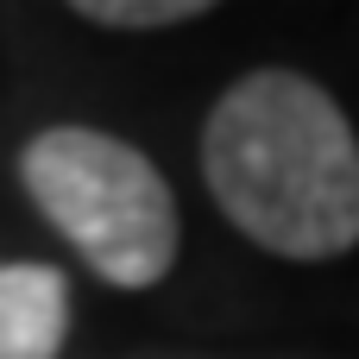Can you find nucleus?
I'll list each match as a JSON object with an SVG mask.
<instances>
[{
  "mask_svg": "<svg viewBox=\"0 0 359 359\" xmlns=\"http://www.w3.org/2000/svg\"><path fill=\"white\" fill-rule=\"evenodd\" d=\"M202 177L221 215L278 259L359 246V139L341 101L297 69H252L215 101Z\"/></svg>",
  "mask_w": 359,
  "mask_h": 359,
  "instance_id": "1",
  "label": "nucleus"
},
{
  "mask_svg": "<svg viewBox=\"0 0 359 359\" xmlns=\"http://www.w3.org/2000/svg\"><path fill=\"white\" fill-rule=\"evenodd\" d=\"M19 183L95 278L145 290L177 265V196L139 145L101 126H44L19 151Z\"/></svg>",
  "mask_w": 359,
  "mask_h": 359,
  "instance_id": "2",
  "label": "nucleus"
},
{
  "mask_svg": "<svg viewBox=\"0 0 359 359\" xmlns=\"http://www.w3.org/2000/svg\"><path fill=\"white\" fill-rule=\"evenodd\" d=\"M69 334V284L57 265H0V359H57Z\"/></svg>",
  "mask_w": 359,
  "mask_h": 359,
  "instance_id": "3",
  "label": "nucleus"
},
{
  "mask_svg": "<svg viewBox=\"0 0 359 359\" xmlns=\"http://www.w3.org/2000/svg\"><path fill=\"white\" fill-rule=\"evenodd\" d=\"M88 25H120V32H151V25H183L202 19V0H82L76 6Z\"/></svg>",
  "mask_w": 359,
  "mask_h": 359,
  "instance_id": "4",
  "label": "nucleus"
}]
</instances>
